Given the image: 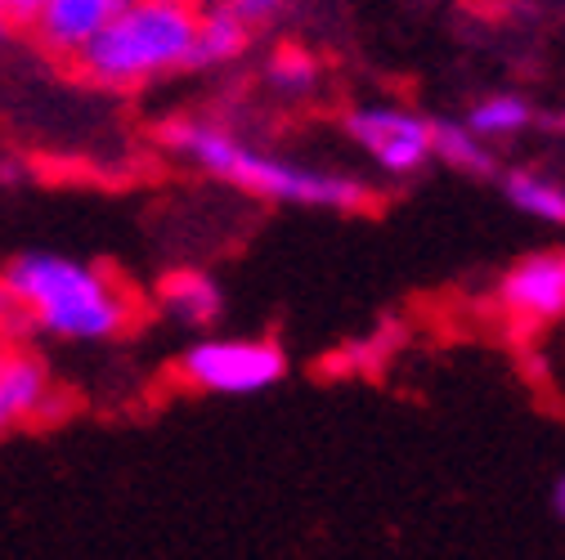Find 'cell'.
Masks as SVG:
<instances>
[{
	"instance_id": "44dd1931",
	"label": "cell",
	"mask_w": 565,
	"mask_h": 560,
	"mask_svg": "<svg viewBox=\"0 0 565 560\" xmlns=\"http://www.w3.org/2000/svg\"><path fill=\"white\" fill-rule=\"evenodd\" d=\"M6 36H10V28H6V23H0V41H6Z\"/></svg>"
},
{
	"instance_id": "2e32d148",
	"label": "cell",
	"mask_w": 565,
	"mask_h": 560,
	"mask_svg": "<svg viewBox=\"0 0 565 560\" xmlns=\"http://www.w3.org/2000/svg\"><path fill=\"white\" fill-rule=\"evenodd\" d=\"M221 6H230L247 23H265V19H274L282 6H288V0H221Z\"/></svg>"
},
{
	"instance_id": "8992f818",
	"label": "cell",
	"mask_w": 565,
	"mask_h": 560,
	"mask_svg": "<svg viewBox=\"0 0 565 560\" xmlns=\"http://www.w3.org/2000/svg\"><path fill=\"white\" fill-rule=\"evenodd\" d=\"M499 305L521 327H539L565 314V256H530L499 288Z\"/></svg>"
},
{
	"instance_id": "4fadbf2b",
	"label": "cell",
	"mask_w": 565,
	"mask_h": 560,
	"mask_svg": "<svg viewBox=\"0 0 565 560\" xmlns=\"http://www.w3.org/2000/svg\"><path fill=\"white\" fill-rule=\"evenodd\" d=\"M525 126H530V104L516 99V95H489L467 117V130L480 134L484 144H489V139H508V134H516Z\"/></svg>"
},
{
	"instance_id": "5bb4252c",
	"label": "cell",
	"mask_w": 565,
	"mask_h": 560,
	"mask_svg": "<svg viewBox=\"0 0 565 560\" xmlns=\"http://www.w3.org/2000/svg\"><path fill=\"white\" fill-rule=\"evenodd\" d=\"M269 86L278 95H310L319 86V58L297 50V45H282L269 58Z\"/></svg>"
},
{
	"instance_id": "7a4b0ae2",
	"label": "cell",
	"mask_w": 565,
	"mask_h": 560,
	"mask_svg": "<svg viewBox=\"0 0 565 560\" xmlns=\"http://www.w3.org/2000/svg\"><path fill=\"white\" fill-rule=\"evenodd\" d=\"M162 144L175 158L202 166L206 175H216V180H225L252 197H265V202L328 206V212H364L373 202L360 180L332 175V171H306L282 158H265L260 149L243 144L234 130L211 126V121H171V126H162Z\"/></svg>"
},
{
	"instance_id": "ac0fdd59",
	"label": "cell",
	"mask_w": 565,
	"mask_h": 560,
	"mask_svg": "<svg viewBox=\"0 0 565 560\" xmlns=\"http://www.w3.org/2000/svg\"><path fill=\"white\" fill-rule=\"evenodd\" d=\"M552 507H556V516L565 520V480H556V488H552Z\"/></svg>"
},
{
	"instance_id": "9a60e30c",
	"label": "cell",
	"mask_w": 565,
	"mask_h": 560,
	"mask_svg": "<svg viewBox=\"0 0 565 560\" xmlns=\"http://www.w3.org/2000/svg\"><path fill=\"white\" fill-rule=\"evenodd\" d=\"M41 6H45V0H0V23H6L10 32L14 28H32Z\"/></svg>"
},
{
	"instance_id": "8fae6325",
	"label": "cell",
	"mask_w": 565,
	"mask_h": 560,
	"mask_svg": "<svg viewBox=\"0 0 565 560\" xmlns=\"http://www.w3.org/2000/svg\"><path fill=\"white\" fill-rule=\"evenodd\" d=\"M503 189H508L516 212H525L543 225H565V189L556 180H547L539 171H512Z\"/></svg>"
},
{
	"instance_id": "9c48e42d",
	"label": "cell",
	"mask_w": 565,
	"mask_h": 560,
	"mask_svg": "<svg viewBox=\"0 0 565 560\" xmlns=\"http://www.w3.org/2000/svg\"><path fill=\"white\" fill-rule=\"evenodd\" d=\"M45 403H50L45 364L10 349V359L0 364V431L23 422V417H32V412H41Z\"/></svg>"
},
{
	"instance_id": "7c38bea8",
	"label": "cell",
	"mask_w": 565,
	"mask_h": 560,
	"mask_svg": "<svg viewBox=\"0 0 565 560\" xmlns=\"http://www.w3.org/2000/svg\"><path fill=\"white\" fill-rule=\"evenodd\" d=\"M431 158H445L462 175H489L493 171L489 144L480 134H471L467 126H431Z\"/></svg>"
},
{
	"instance_id": "6da1fadb",
	"label": "cell",
	"mask_w": 565,
	"mask_h": 560,
	"mask_svg": "<svg viewBox=\"0 0 565 560\" xmlns=\"http://www.w3.org/2000/svg\"><path fill=\"white\" fill-rule=\"evenodd\" d=\"M0 283L10 288L23 319L58 341H113L135 319V301L113 273L58 251H28L10 260Z\"/></svg>"
},
{
	"instance_id": "30bf717a",
	"label": "cell",
	"mask_w": 565,
	"mask_h": 560,
	"mask_svg": "<svg viewBox=\"0 0 565 560\" xmlns=\"http://www.w3.org/2000/svg\"><path fill=\"white\" fill-rule=\"evenodd\" d=\"M162 310L189 327H206V323H216L225 301H221V288H216V278H206L202 269H175L162 278V292H158Z\"/></svg>"
},
{
	"instance_id": "5b68a950",
	"label": "cell",
	"mask_w": 565,
	"mask_h": 560,
	"mask_svg": "<svg viewBox=\"0 0 565 560\" xmlns=\"http://www.w3.org/2000/svg\"><path fill=\"white\" fill-rule=\"evenodd\" d=\"M431 126L413 108L395 104H369L345 117V134L386 171V175H413L431 158Z\"/></svg>"
},
{
	"instance_id": "ba28073f",
	"label": "cell",
	"mask_w": 565,
	"mask_h": 560,
	"mask_svg": "<svg viewBox=\"0 0 565 560\" xmlns=\"http://www.w3.org/2000/svg\"><path fill=\"white\" fill-rule=\"evenodd\" d=\"M252 45V23L238 19L230 6H211V10H193V58L189 67H216L238 58Z\"/></svg>"
},
{
	"instance_id": "ffe728a7",
	"label": "cell",
	"mask_w": 565,
	"mask_h": 560,
	"mask_svg": "<svg viewBox=\"0 0 565 560\" xmlns=\"http://www.w3.org/2000/svg\"><path fill=\"white\" fill-rule=\"evenodd\" d=\"M10 359V341H6V332H0V364Z\"/></svg>"
},
{
	"instance_id": "52a82bcc",
	"label": "cell",
	"mask_w": 565,
	"mask_h": 560,
	"mask_svg": "<svg viewBox=\"0 0 565 560\" xmlns=\"http://www.w3.org/2000/svg\"><path fill=\"white\" fill-rule=\"evenodd\" d=\"M130 0H45L32 32L45 54L54 58H77Z\"/></svg>"
},
{
	"instance_id": "277c9868",
	"label": "cell",
	"mask_w": 565,
	"mask_h": 560,
	"mask_svg": "<svg viewBox=\"0 0 565 560\" xmlns=\"http://www.w3.org/2000/svg\"><path fill=\"white\" fill-rule=\"evenodd\" d=\"M193 390L211 395H260L282 381L288 373V355L274 341H198L180 355L175 368Z\"/></svg>"
},
{
	"instance_id": "d6986e66",
	"label": "cell",
	"mask_w": 565,
	"mask_h": 560,
	"mask_svg": "<svg viewBox=\"0 0 565 560\" xmlns=\"http://www.w3.org/2000/svg\"><path fill=\"white\" fill-rule=\"evenodd\" d=\"M162 6H180V10H202V0H162Z\"/></svg>"
},
{
	"instance_id": "3957f363",
	"label": "cell",
	"mask_w": 565,
	"mask_h": 560,
	"mask_svg": "<svg viewBox=\"0 0 565 560\" xmlns=\"http://www.w3.org/2000/svg\"><path fill=\"white\" fill-rule=\"evenodd\" d=\"M189 58H193V10L162 6V0H130L73 63L95 86L139 90L189 67Z\"/></svg>"
},
{
	"instance_id": "e0dca14e",
	"label": "cell",
	"mask_w": 565,
	"mask_h": 560,
	"mask_svg": "<svg viewBox=\"0 0 565 560\" xmlns=\"http://www.w3.org/2000/svg\"><path fill=\"white\" fill-rule=\"evenodd\" d=\"M14 314H19V310H14V297H10V288H6V283H0V327H6Z\"/></svg>"
}]
</instances>
